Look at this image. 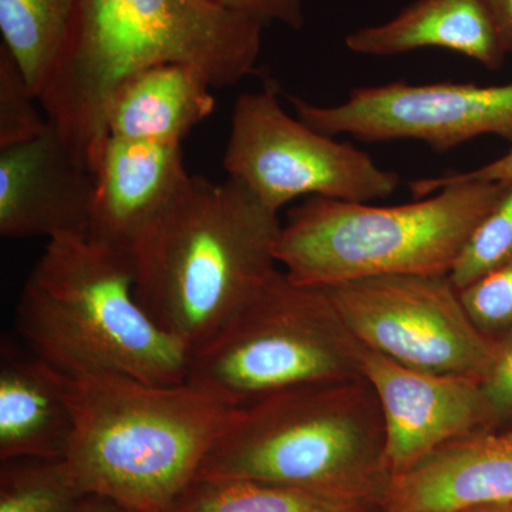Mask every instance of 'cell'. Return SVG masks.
<instances>
[{
	"instance_id": "cell-1",
	"label": "cell",
	"mask_w": 512,
	"mask_h": 512,
	"mask_svg": "<svg viewBox=\"0 0 512 512\" xmlns=\"http://www.w3.org/2000/svg\"><path fill=\"white\" fill-rule=\"evenodd\" d=\"M262 26L211 0H76L62 53L39 96L46 119L94 173L111 94L128 76L183 63L212 87L256 73Z\"/></svg>"
},
{
	"instance_id": "cell-2",
	"label": "cell",
	"mask_w": 512,
	"mask_h": 512,
	"mask_svg": "<svg viewBox=\"0 0 512 512\" xmlns=\"http://www.w3.org/2000/svg\"><path fill=\"white\" fill-rule=\"evenodd\" d=\"M281 229L278 212L238 181L191 175L134 248L137 301L192 353L278 271Z\"/></svg>"
},
{
	"instance_id": "cell-3",
	"label": "cell",
	"mask_w": 512,
	"mask_h": 512,
	"mask_svg": "<svg viewBox=\"0 0 512 512\" xmlns=\"http://www.w3.org/2000/svg\"><path fill=\"white\" fill-rule=\"evenodd\" d=\"M63 376L73 421L63 460L84 494L131 512L173 511L235 409L187 382Z\"/></svg>"
},
{
	"instance_id": "cell-4",
	"label": "cell",
	"mask_w": 512,
	"mask_h": 512,
	"mask_svg": "<svg viewBox=\"0 0 512 512\" xmlns=\"http://www.w3.org/2000/svg\"><path fill=\"white\" fill-rule=\"evenodd\" d=\"M197 480H252L382 510L392 473L365 377L305 384L235 407Z\"/></svg>"
},
{
	"instance_id": "cell-5",
	"label": "cell",
	"mask_w": 512,
	"mask_h": 512,
	"mask_svg": "<svg viewBox=\"0 0 512 512\" xmlns=\"http://www.w3.org/2000/svg\"><path fill=\"white\" fill-rule=\"evenodd\" d=\"M15 325L25 346L63 375L187 379L190 350L137 301L133 259L87 235L47 241L23 285Z\"/></svg>"
},
{
	"instance_id": "cell-6",
	"label": "cell",
	"mask_w": 512,
	"mask_h": 512,
	"mask_svg": "<svg viewBox=\"0 0 512 512\" xmlns=\"http://www.w3.org/2000/svg\"><path fill=\"white\" fill-rule=\"evenodd\" d=\"M501 183L450 185L410 204L309 197L289 211L276 261L296 284L329 286L393 274H450Z\"/></svg>"
},
{
	"instance_id": "cell-7",
	"label": "cell",
	"mask_w": 512,
	"mask_h": 512,
	"mask_svg": "<svg viewBox=\"0 0 512 512\" xmlns=\"http://www.w3.org/2000/svg\"><path fill=\"white\" fill-rule=\"evenodd\" d=\"M365 346L320 286L276 271L251 301L191 353L185 382L231 407L362 375Z\"/></svg>"
},
{
	"instance_id": "cell-8",
	"label": "cell",
	"mask_w": 512,
	"mask_h": 512,
	"mask_svg": "<svg viewBox=\"0 0 512 512\" xmlns=\"http://www.w3.org/2000/svg\"><path fill=\"white\" fill-rule=\"evenodd\" d=\"M224 168L274 212L306 195L382 200L400 184L399 174L379 167L365 151L289 116L272 82L235 101Z\"/></svg>"
},
{
	"instance_id": "cell-9",
	"label": "cell",
	"mask_w": 512,
	"mask_h": 512,
	"mask_svg": "<svg viewBox=\"0 0 512 512\" xmlns=\"http://www.w3.org/2000/svg\"><path fill=\"white\" fill-rule=\"evenodd\" d=\"M365 348L423 372L481 379L497 340L477 328L448 274H393L322 286Z\"/></svg>"
},
{
	"instance_id": "cell-10",
	"label": "cell",
	"mask_w": 512,
	"mask_h": 512,
	"mask_svg": "<svg viewBox=\"0 0 512 512\" xmlns=\"http://www.w3.org/2000/svg\"><path fill=\"white\" fill-rule=\"evenodd\" d=\"M296 117L313 130L359 140H419L447 151L481 136L512 141V84L477 86L399 80L357 87L338 106L322 107L288 96Z\"/></svg>"
},
{
	"instance_id": "cell-11",
	"label": "cell",
	"mask_w": 512,
	"mask_h": 512,
	"mask_svg": "<svg viewBox=\"0 0 512 512\" xmlns=\"http://www.w3.org/2000/svg\"><path fill=\"white\" fill-rule=\"evenodd\" d=\"M362 375L382 409L392 477L450 441L495 431L480 379L423 372L367 348Z\"/></svg>"
},
{
	"instance_id": "cell-12",
	"label": "cell",
	"mask_w": 512,
	"mask_h": 512,
	"mask_svg": "<svg viewBox=\"0 0 512 512\" xmlns=\"http://www.w3.org/2000/svg\"><path fill=\"white\" fill-rule=\"evenodd\" d=\"M96 173L52 124L0 148V234L6 239L89 235Z\"/></svg>"
},
{
	"instance_id": "cell-13",
	"label": "cell",
	"mask_w": 512,
	"mask_h": 512,
	"mask_svg": "<svg viewBox=\"0 0 512 512\" xmlns=\"http://www.w3.org/2000/svg\"><path fill=\"white\" fill-rule=\"evenodd\" d=\"M181 144L107 138L87 237L131 258L190 180Z\"/></svg>"
},
{
	"instance_id": "cell-14",
	"label": "cell",
	"mask_w": 512,
	"mask_h": 512,
	"mask_svg": "<svg viewBox=\"0 0 512 512\" xmlns=\"http://www.w3.org/2000/svg\"><path fill=\"white\" fill-rule=\"evenodd\" d=\"M505 501H512V437L480 431L393 476L382 510L461 512Z\"/></svg>"
},
{
	"instance_id": "cell-15",
	"label": "cell",
	"mask_w": 512,
	"mask_h": 512,
	"mask_svg": "<svg viewBox=\"0 0 512 512\" xmlns=\"http://www.w3.org/2000/svg\"><path fill=\"white\" fill-rule=\"evenodd\" d=\"M73 421L64 376L6 336L0 343V460L66 454Z\"/></svg>"
},
{
	"instance_id": "cell-16",
	"label": "cell",
	"mask_w": 512,
	"mask_h": 512,
	"mask_svg": "<svg viewBox=\"0 0 512 512\" xmlns=\"http://www.w3.org/2000/svg\"><path fill=\"white\" fill-rule=\"evenodd\" d=\"M212 84L183 63H161L128 76L111 94L104 116L107 138L181 144L214 113Z\"/></svg>"
},
{
	"instance_id": "cell-17",
	"label": "cell",
	"mask_w": 512,
	"mask_h": 512,
	"mask_svg": "<svg viewBox=\"0 0 512 512\" xmlns=\"http://www.w3.org/2000/svg\"><path fill=\"white\" fill-rule=\"evenodd\" d=\"M345 42L357 55L383 57L437 47L488 70L501 69L508 55L484 0H414L393 19L355 30Z\"/></svg>"
},
{
	"instance_id": "cell-18",
	"label": "cell",
	"mask_w": 512,
	"mask_h": 512,
	"mask_svg": "<svg viewBox=\"0 0 512 512\" xmlns=\"http://www.w3.org/2000/svg\"><path fill=\"white\" fill-rule=\"evenodd\" d=\"M76 0H0L2 46L40 93L62 53Z\"/></svg>"
},
{
	"instance_id": "cell-19",
	"label": "cell",
	"mask_w": 512,
	"mask_h": 512,
	"mask_svg": "<svg viewBox=\"0 0 512 512\" xmlns=\"http://www.w3.org/2000/svg\"><path fill=\"white\" fill-rule=\"evenodd\" d=\"M379 508L252 480H195L171 512H376Z\"/></svg>"
},
{
	"instance_id": "cell-20",
	"label": "cell",
	"mask_w": 512,
	"mask_h": 512,
	"mask_svg": "<svg viewBox=\"0 0 512 512\" xmlns=\"http://www.w3.org/2000/svg\"><path fill=\"white\" fill-rule=\"evenodd\" d=\"M86 497L63 458L2 461L0 512H76Z\"/></svg>"
},
{
	"instance_id": "cell-21",
	"label": "cell",
	"mask_w": 512,
	"mask_h": 512,
	"mask_svg": "<svg viewBox=\"0 0 512 512\" xmlns=\"http://www.w3.org/2000/svg\"><path fill=\"white\" fill-rule=\"evenodd\" d=\"M501 184L500 197L474 229L448 274L458 291L512 256V181Z\"/></svg>"
},
{
	"instance_id": "cell-22",
	"label": "cell",
	"mask_w": 512,
	"mask_h": 512,
	"mask_svg": "<svg viewBox=\"0 0 512 512\" xmlns=\"http://www.w3.org/2000/svg\"><path fill=\"white\" fill-rule=\"evenodd\" d=\"M18 64L0 45V148L33 140L49 126Z\"/></svg>"
},
{
	"instance_id": "cell-23",
	"label": "cell",
	"mask_w": 512,
	"mask_h": 512,
	"mask_svg": "<svg viewBox=\"0 0 512 512\" xmlns=\"http://www.w3.org/2000/svg\"><path fill=\"white\" fill-rule=\"evenodd\" d=\"M478 329L497 340L512 329V256L460 291Z\"/></svg>"
},
{
	"instance_id": "cell-24",
	"label": "cell",
	"mask_w": 512,
	"mask_h": 512,
	"mask_svg": "<svg viewBox=\"0 0 512 512\" xmlns=\"http://www.w3.org/2000/svg\"><path fill=\"white\" fill-rule=\"evenodd\" d=\"M480 384L494 430L501 431L504 427L510 429L512 426V329L497 339L493 359L481 376Z\"/></svg>"
},
{
	"instance_id": "cell-25",
	"label": "cell",
	"mask_w": 512,
	"mask_h": 512,
	"mask_svg": "<svg viewBox=\"0 0 512 512\" xmlns=\"http://www.w3.org/2000/svg\"><path fill=\"white\" fill-rule=\"evenodd\" d=\"M211 2L229 12L254 20L262 28L279 23L292 30H301L305 25V13H303L305 0H211Z\"/></svg>"
},
{
	"instance_id": "cell-26",
	"label": "cell",
	"mask_w": 512,
	"mask_h": 512,
	"mask_svg": "<svg viewBox=\"0 0 512 512\" xmlns=\"http://www.w3.org/2000/svg\"><path fill=\"white\" fill-rule=\"evenodd\" d=\"M510 183L512 181V148L503 157L491 161V163L466 171V173H447L440 177L420 178L410 183L414 197L426 198L429 195L450 187V185L464 183Z\"/></svg>"
},
{
	"instance_id": "cell-27",
	"label": "cell",
	"mask_w": 512,
	"mask_h": 512,
	"mask_svg": "<svg viewBox=\"0 0 512 512\" xmlns=\"http://www.w3.org/2000/svg\"><path fill=\"white\" fill-rule=\"evenodd\" d=\"M484 2L493 16L505 50L508 55H512V0H484Z\"/></svg>"
},
{
	"instance_id": "cell-28",
	"label": "cell",
	"mask_w": 512,
	"mask_h": 512,
	"mask_svg": "<svg viewBox=\"0 0 512 512\" xmlns=\"http://www.w3.org/2000/svg\"><path fill=\"white\" fill-rule=\"evenodd\" d=\"M76 512H131L120 504L114 503L109 498L87 495L86 500L80 505Z\"/></svg>"
},
{
	"instance_id": "cell-29",
	"label": "cell",
	"mask_w": 512,
	"mask_h": 512,
	"mask_svg": "<svg viewBox=\"0 0 512 512\" xmlns=\"http://www.w3.org/2000/svg\"><path fill=\"white\" fill-rule=\"evenodd\" d=\"M461 512H512V501L476 505V507L467 508Z\"/></svg>"
},
{
	"instance_id": "cell-30",
	"label": "cell",
	"mask_w": 512,
	"mask_h": 512,
	"mask_svg": "<svg viewBox=\"0 0 512 512\" xmlns=\"http://www.w3.org/2000/svg\"><path fill=\"white\" fill-rule=\"evenodd\" d=\"M504 433L508 434V436L512 437V426L510 427V429L504 430Z\"/></svg>"
},
{
	"instance_id": "cell-31",
	"label": "cell",
	"mask_w": 512,
	"mask_h": 512,
	"mask_svg": "<svg viewBox=\"0 0 512 512\" xmlns=\"http://www.w3.org/2000/svg\"><path fill=\"white\" fill-rule=\"evenodd\" d=\"M376 512H389V511L379 510V511H376Z\"/></svg>"
}]
</instances>
